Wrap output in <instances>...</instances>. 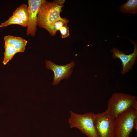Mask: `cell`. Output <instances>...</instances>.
<instances>
[{
    "label": "cell",
    "instance_id": "6da1fadb",
    "mask_svg": "<svg viewBox=\"0 0 137 137\" xmlns=\"http://www.w3.org/2000/svg\"><path fill=\"white\" fill-rule=\"evenodd\" d=\"M63 5L43 0L37 15V25L46 29L51 24L60 19Z\"/></svg>",
    "mask_w": 137,
    "mask_h": 137
},
{
    "label": "cell",
    "instance_id": "8992f818",
    "mask_svg": "<svg viewBox=\"0 0 137 137\" xmlns=\"http://www.w3.org/2000/svg\"><path fill=\"white\" fill-rule=\"evenodd\" d=\"M129 40L134 46V51L132 53L129 55H126L124 52L114 47L111 50V52L113 53L112 57L114 59H119L122 62V67L121 73L122 75H124L132 68L136 59V42L134 41H132L130 40Z\"/></svg>",
    "mask_w": 137,
    "mask_h": 137
},
{
    "label": "cell",
    "instance_id": "ba28073f",
    "mask_svg": "<svg viewBox=\"0 0 137 137\" xmlns=\"http://www.w3.org/2000/svg\"><path fill=\"white\" fill-rule=\"evenodd\" d=\"M43 0H29L28 8L29 16L26 30L27 35L35 36L37 31V16L38 11Z\"/></svg>",
    "mask_w": 137,
    "mask_h": 137
},
{
    "label": "cell",
    "instance_id": "5b68a950",
    "mask_svg": "<svg viewBox=\"0 0 137 137\" xmlns=\"http://www.w3.org/2000/svg\"><path fill=\"white\" fill-rule=\"evenodd\" d=\"M136 118L137 110L132 108L116 116L115 137H129Z\"/></svg>",
    "mask_w": 137,
    "mask_h": 137
},
{
    "label": "cell",
    "instance_id": "7a4b0ae2",
    "mask_svg": "<svg viewBox=\"0 0 137 137\" xmlns=\"http://www.w3.org/2000/svg\"><path fill=\"white\" fill-rule=\"evenodd\" d=\"M68 123L71 128H76L88 137H99L94 123V113L87 112L82 114L70 111Z\"/></svg>",
    "mask_w": 137,
    "mask_h": 137
},
{
    "label": "cell",
    "instance_id": "3957f363",
    "mask_svg": "<svg viewBox=\"0 0 137 137\" xmlns=\"http://www.w3.org/2000/svg\"><path fill=\"white\" fill-rule=\"evenodd\" d=\"M137 102L135 96L122 93H114L109 99L106 111L115 118L128 109Z\"/></svg>",
    "mask_w": 137,
    "mask_h": 137
},
{
    "label": "cell",
    "instance_id": "9c48e42d",
    "mask_svg": "<svg viewBox=\"0 0 137 137\" xmlns=\"http://www.w3.org/2000/svg\"><path fill=\"white\" fill-rule=\"evenodd\" d=\"M5 42L14 47L19 52H23L25 50L27 41L22 38L11 35L5 36Z\"/></svg>",
    "mask_w": 137,
    "mask_h": 137
},
{
    "label": "cell",
    "instance_id": "e0dca14e",
    "mask_svg": "<svg viewBox=\"0 0 137 137\" xmlns=\"http://www.w3.org/2000/svg\"><path fill=\"white\" fill-rule=\"evenodd\" d=\"M133 129H134L137 130V118L135 119L134 125Z\"/></svg>",
    "mask_w": 137,
    "mask_h": 137
},
{
    "label": "cell",
    "instance_id": "2e32d148",
    "mask_svg": "<svg viewBox=\"0 0 137 137\" xmlns=\"http://www.w3.org/2000/svg\"><path fill=\"white\" fill-rule=\"evenodd\" d=\"M54 1L57 4L60 5H63V4L65 2V0H55Z\"/></svg>",
    "mask_w": 137,
    "mask_h": 137
},
{
    "label": "cell",
    "instance_id": "8fae6325",
    "mask_svg": "<svg viewBox=\"0 0 137 137\" xmlns=\"http://www.w3.org/2000/svg\"><path fill=\"white\" fill-rule=\"evenodd\" d=\"M69 21L66 18H62L56 21L51 24L46 30L52 36L56 35L57 31L63 25L67 24Z\"/></svg>",
    "mask_w": 137,
    "mask_h": 137
},
{
    "label": "cell",
    "instance_id": "7c38bea8",
    "mask_svg": "<svg viewBox=\"0 0 137 137\" xmlns=\"http://www.w3.org/2000/svg\"><path fill=\"white\" fill-rule=\"evenodd\" d=\"M13 15L24 21L28 22L29 16L28 6L24 4L21 5L13 12Z\"/></svg>",
    "mask_w": 137,
    "mask_h": 137
},
{
    "label": "cell",
    "instance_id": "9a60e30c",
    "mask_svg": "<svg viewBox=\"0 0 137 137\" xmlns=\"http://www.w3.org/2000/svg\"><path fill=\"white\" fill-rule=\"evenodd\" d=\"M66 24L62 26L59 30L62 38H65L68 36L70 34L69 28Z\"/></svg>",
    "mask_w": 137,
    "mask_h": 137
},
{
    "label": "cell",
    "instance_id": "277c9868",
    "mask_svg": "<svg viewBox=\"0 0 137 137\" xmlns=\"http://www.w3.org/2000/svg\"><path fill=\"white\" fill-rule=\"evenodd\" d=\"M94 123L99 137H115V118L106 111L94 114Z\"/></svg>",
    "mask_w": 137,
    "mask_h": 137
},
{
    "label": "cell",
    "instance_id": "30bf717a",
    "mask_svg": "<svg viewBox=\"0 0 137 137\" xmlns=\"http://www.w3.org/2000/svg\"><path fill=\"white\" fill-rule=\"evenodd\" d=\"M120 11L124 13L135 14L137 12V1L128 0L119 7Z\"/></svg>",
    "mask_w": 137,
    "mask_h": 137
},
{
    "label": "cell",
    "instance_id": "ac0fdd59",
    "mask_svg": "<svg viewBox=\"0 0 137 137\" xmlns=\"http://www.w3.org/2000/svg\"><path fill=\"white\" fill-rule=\"evenodd\" d=\"M131 108L137 110V102H135L132 105Z\"/></svg>",
    "mask_w": 137,
    "mask_h": 137
},
{
    "label": "cell",
    "instance_id": "52a82bcc",
    "mask_svg": "<svg viewBox=\"0 0 137 137\" xmlns=\"http://www.w3.org/2000/svg\"><path fill=\"white\" fill-rule=\"evenodd\" d=\"M45 62L46 67L53 71L54 73L52 83V85H54L59 84L62 79L68 78L73 71L75 65L74 61L63 65H57L50 61L46 60Z\"/></svg>",
    "mask_w": 137,
    "mask_h": 137
},
{
    "label": "cell",
    "instance_id": "5bb4252c",
    "mask_svg": "<svg viewBox=\"0 0 137 137\" xmlns=\"http://www.w3.org/2000/svg\"><path fill=\"white\" fill-rule=\"evenodd\" d=\"M18 24L24 27H27L28 22L24 21L19 18L12 15L5 22L1 24L0 27L4 28L11 25Z\"/></svg>",
    "mask_w": 137,
    "mask_h": 137
},
{
    "label": "cell",
    "instance_id": "4fadbf2b",
    "mask_svg": "<svg viewBox=\"0 0 137 137\" xmlns=\"http://www.w3.org/2000/svg\"><path fill=\"white\" fill-rule=\"evenodd\" d=\"M4 48V57L3 63L4 65H5L12 59L15 54L19 52L14 47L5 42Z\"/></svg>",
    "mask_w": 137,
    "mask_h": 137
}]
</instances>
